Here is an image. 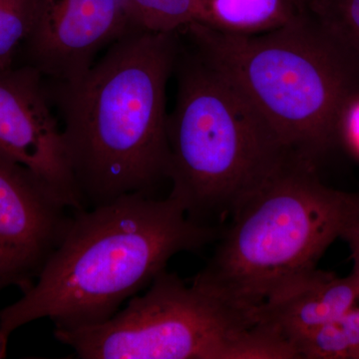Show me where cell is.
Wrapping results in <instances>:
<instances>
[{"mask_svg": "<svg viewBox=\"0 0 359 359\" xmlns=\"http://www.w3.org/2000/svg\"><path fill=\"white\" fill-rule=\"evenodd\" d=\"M179 46V32L139 30L111 45L79 79L45 80L85 208L155 196L169 180L166 94Z\"/></svg>", "mask_w": 359, "mask_h": 359, "instance_id": "1", "label": "cell"}, {"mask_svg": "<svg viewBox=\"0 0 359 359\" xmlns=\"http://www.w3.org/2000/svg\"><path fill=\"white\" fill-rule=\"evenodd\" d=\"M221 231L189 219L170 196L130 194L74 212L32 287L0 311V358L9 335L32 321L49 318L60 330L105 323L175 255L204 249Z\"/></svg>", "mask_w": 359, "mask_h": 359, "instance_id": "2", "label": "cell"}, {"mask_svg": "<svg viewBox=\"0 0 359 359\" xmlns=\"http://www.w3.org/2000/svg\"><path fill=\"white\" fill-rule=\"evenodd\" d=\"M180 33L244 93L292 159L316 168L339 147L340 114L359 91V62L313 11L259 34L200 22Z\"/></svg>", "mask_w": 359, "mask_h": 359, "instance_id": "3", "label": "cell"}, {"mask_svg": "<svg viewBox=\"0 0 359 359\" xmlns=\"http://www.w3.org/2000/svg\"><path fill=\"white\" fill-rule=\"evenodd\" d=\"M173 74L169 196L189 219L221 228L269 178L299 162L230 78L181 34Z\"/></svg>", "mask_w": 359, "mask_h": 359, "instance_id": "4", "label": "cell"}, {"mask_svg": "<svg viewBox=\"0 0 359 359\" xmlns=\"http://www.w3.org/2000/svg\"><path fill=\"white\" fill-rule=\"evenodd\" d=\"M230 219L191 285L248 311L316 268L328 247L359 221V191L330 188L316 168L294 163L259 187Z\"/></svg>", "mask_w": 359, "mask_h": 359, "instance_id": "5", "label": "cell"}, {"mask_svg": "<svg viewBox=\"0 0 359 359\" xmlns=\"http://www.w3.org/2000/svg\"><path fill=\"white\" fill-rule=\"evenodd\" d=\"M83 359H289V347L231 306L161 271L147 292L92 327L54 330Z\"/></svg>", "mask_w": 359, "mask_h": 359, "instance_id": "6", "label": "cell"}, {"mask_svg": "<svg viewBox=\"0 0 359 359\" xmlns=\"http://www.w3.org/2000/svg\"><path fill=\"white\" fill-rule=\"evenodd\" d=\"M142 29L128 0H42L20 54L46 81L72 82L99 52Z\"/></svg>", "mask_w": 359, "mask_h": 359, "instance_id": "7", "label": "cell"}, {"mask_svg": "<svg viewBox=\"0 0 359 359\" xmlns=\"http://www.w3.org/2000/svg\"><path fill=\"white\" fill-rule=\"evenodd\" d=\"M74 212L39 175L0 151V276L7 287H32Z\"/></svg>", "mask_w": 359, "mask_h": 359, "instance_id": "8", "label": "cell"}, {"mask_svg": "<svg viewBox=\"0 0 359 359\" xmlns=\"http://www.w3.org/2000/svg\"><path fill=\"white\" fill-rule=\"evenodd\" d=\"M0 151L39 175L73 211L86 209L45 79L32 66L0 70Z\"/></svg>", "mask_w": 359, "mask_h": 359, "instance_id": "9", "label": "cell"}, {"mask_svg": "<svg viewBox=\"0 0 359 359\" xmlns=\"http://www.w3.org/2000/svg\"><path fill=\"white\" fill-rule=\"evenodd\" d=\"M358 302L359 278L355 273L351 271L340 278L314 268L283 283L248 311L254 327L294 349L297 341Z\"/></svg>", "mask_w": 359, "mask_h": 359, "instance_id": "10", "label": "cell"}, {"mask_svg": "<svg viewBox=\"0 0 359 359\" xmlns=\"http://www.w3.org/2000/svg\"><path fill=\"white\" fill-rule=\"evenodd\" d=\"M201 6L200 23L240 35L276 29L299 13L294 0H201Z\"/></svg>", "mask_w": 359, "mask_h": 359, "instance_id": "11", "label": "cell"}, {"mask_svg": "<svg viewBox=\"0 0 359 359\" xmlns=\"http://www.w3.org/2000/svg\"><path fill=\"white\" fill-rule=\"evenodd\" d=\"M299 359H359V304L294 346Z\"/></svg>", "mask_w": 359, "mask_h": 359, "instance_id": "12", "label": "cell"}, {"mask_svg": "<svg viewBox=\"0 0 359 359\" xmlns=\"http://www.w3.org/2000/svg\"><path fill=\"white\" fill-rule=\"evenodd\" d=\"M42 0H0V70L16 65L21 47L32 32Z\"/></svg>", "mask_w": 359, "mask_h": 359, "instance_id": "13", "label": "cell"}, {"mask_svg": "<svg viewBox=\"0 0 359 359\" xmlns=\"http://www.w3.org/2000/svg\"><path fill=\"white\" fill-rule=\"evenodd\" d=\"M142 26L155 32H179L202 21L201 0H128Z\"/></svg>", "mask_w": 359, "mask_h": 359, "instance_id": "14", "label": "cell"}, {"mask_svg": "<svg viewBox=\"0 0 359 359\" xmlns=\"http://www.w3.org/2000/svg\"><path fill=\"white\" fill-rule=\"evenodd\" d=\"M308 8L332 30L359 62V0H313Z\"/></svg>", "mask_w": 359, "mask_h": 359, "instance_id": "15", "label": "cell"}, {"mask_svg": "<svg viewBox=\"0 0 359 359\" xmlns=\"http://www.w3.org/2000/svg\"><path fill=\"white\" fill-rule=\"evenodd\" d=\"M337 137L339 146L359 161V91L347 101L340 114Z\"/></svg>", "mask_w": 359, "mask_h": 359, "instance_id": "16", "label": "cell"}, {"mask_svg": "<svg viewBox=\"0 0 359 359\" xmlns=\"http://www.w3.org/2000/svg\"><path fill=\"white\" fill-rule=\"evenodd\" d=\"M341 238L348 245L353 262V273L359 278V221L349 226L341 236Z\"/></svg>", "mask_w": 359, "mask_h": 359, "instance_id": "17", "label": "cell"}, {"mask_svg": "<svg viewBox=\"0 0 359 359\" xmlns=\"http://www.w3.org/2000/svg\"><path fill=\"white\" fill-rule=\"evenodd\" d=\"M294 2L297 11L302 13V11H306L308 8L309 4L313 2V0H294Z\"/></svg>", "mask_w": 359, "mask_h": 359, "instance_id": "18", "label": "cell"}, {"mask_svg": "<svg viewBox=\"0 0 359 359\" xmlns=\"http://www.w3.org/2000/svg\"><path fill=\"white\" fill-rule=\"evenodd\" d=\"M7 287V285H6V282H4V280H2L1 276H0V290H1L2 289H4V287Z\"/></svg>", "mask_w": 359, "mask_h": 359, "instance_id": "19", "label": "cell"}]
</instances>
